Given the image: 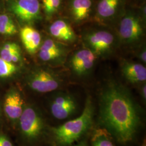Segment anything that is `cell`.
I'll return each instance as SVG.
<instances>
[{
    "label": "cell",
    "mask_w": 146,
    "mask_h": 146,
    "mask_svg": "<svg viewBox=\"0 0 146 146\" xmlns=\"http://www.w3.org/2000/svg\"><path fill=\"white\" fill-rule=\"evenodd\" d=\"M100 121L115 139L122 144L133 140L140 117L137 105L129 92L114 80L108 81L99 96Z\"/></svg>",
    "instance_id": "obj_1"
},
{
    "label": "cell",
    "mask_w": 146,
    "mask_h": 146,
    "mask_svg": "<svg viewBox=\"0 0 146 146\" xmlns=\"http://www.w3.org/2000/svg\"><path fill=\"white\" fill-rule=\"evenodd\" d=\"M94 113L93 101L91 98L88 96L83 111L78 117L51 128L56 143L59 146H70L78 141L90 127Z\"/></svg>",
    "instance_id": "obj_2"
},
{
    "label": "cell",
    "mask_w": 146,
    "mask_h": 146,
    "mask_svg": "<svg viewBox=\"0 0 146 146\" xmlns=\"http://www.w3.org/2000/svg\"><path fill=\"white\" fill-rule=\"evenodd\" d=\"M83 42L97 57H106L115 50L117 40L115 35L108 30L96 29L84 34Z\"/></svg>",
    "instance_id": "obj_3"
},
{
    "label": "cell",
    "mask_w": 146,
    "mask_h": 146,
    "mask_svg": "<svg viewBox=\"0 0 146 146\" xmlns=\"http://www.w3.org/2000/svg\"><path fill=\"white\" fill-rule=\"evenodd\" d=\"M27 84L32 90L40 93L54 92L62 84V79L52 69L44 67L34 68L28 74Z\"/></svg>",
    "instance_id": "obj_4"
},
{
    "label": "cell",
    "mask_w": 146,
    "mask_h": 146,
    "mask_svg": "<svg viewBox=\"0 0 146 146\" xmlns=\"http://www.w3.org/2000/svg\"><path fill=\"white\" fill-rule=\"evenodd\" d=\"M141 16L128 12L122 16L119 25L120 41L126 45H135L141 41L144 34L143 21Z\"/></svg>",
    "instance_id": "obj_5"
},
{
    "label": "cell",
    "mask_w": 146,
    "mask_h": 146,
    "mask_svg": "<svg viewBox=\"0 0 146 146\" xmlns=\"http://www.w3.org/2000/svg\"><path fill=\"white\" fill-rule=\"evenodd\" d=\"M8 11L22 23L30 25L41 19L38 0H8Z\"/></svg>",
    "instance_id": "obj_6"
},
{
    "label": "cell",
    "mask_w": 146,
    "mask_h": 146,
    "mask_svg": "<svg viewBox=\"0 0 146 146\" xmlns=\"http://www.w3.org/2000/svg\"><path fill=\"white\" fill-rule=\"evenodd\" d=\"M19 121L21 133L27 139L35 140L42 135L44 127V121L34 107H25Z\"/></svg>",
    "instance_id": "obj_7"
},
{
    "label": "cell",
    "mask_w": 146,
    "mask_h": 146,
    "mask_svg": "<svg viewBox=\"0 0 146 146\" xmlns=\"http://www.w3.org/2000/svg\"><path fill=\"white\" fill-rule=\"evenodd\" d=\"M68 53L66 44L49 37L42 42L38 56L43 62L59 65L65 62Z\"/></svg>",
    "instance_id": "obj_8"
},
{
    "label": "cell",
    "mask_w": 146,
    "mask_h": 146,
    "mask_svg": "<svg viewBox=\"0 0 146 146\" xmlns=\"http://www.w3.org/2000/svg\"><path fill=\"white\" fill-rule=\"evenodd\" d=\"M77 102L72 94L59 92L53 96L50 103L52 116L58 120L67 119L77 110Z\"/></svg>",
    "instance_id": "obj_9"
},
{
    "label": "cell",
    "mask_w": 146,
    "mask_h": 146,
    "mask_svg": "<svg viewBox=\"0 0 146 146\" xmlns=\"http://www.w3.org/2000/svg\"><path fill=\"white\" fill-rule=\"evenodd\" d=\"M97 56L87 48L78 49L72 55L69 61V67L76 76L88 75L94 68Z\"/></svg>",
    "instance_id": "obj_10"
},
{
    "label": "cell",
    "mask_w": 146,
    "mask_h": 146,
    "mask_svg": "<svg viewBox=\"0 0 146 146\" xmlns=\"http://www.w3.org/2000/svg\"><path fill=\"white\" fill-rule=\"evenodd\" d=\"M24 101L20 93L15 88L10 89L4 101L5 115L11 121L19 120L24 109Z\"/></svg>",
    "instance_id": "obj_11"
},
{
    "label": "cell",
    "mask_w": 146,
    "mask_h": 146,
    "mask_svg": "<svg viewBox=\"0 0 146 146\" xmlns=\"http://www.w3.org/2000/svg\"><path fill=\"white\" fill-rule=\"evenodd\" d=\"M49 32L54 39L64 44L72 43L77 39L71 25L67 20L62 19L52 22L49 27Z\"/></svg>",
    "instance_id": "obj_12"
},
{
    "label": "cell",
    "mask_w": 146,
    "mask_h": 146,
    "mask_svg": "<svg viewBox=\"0 0 146 146\" xmlns=\"http://www.w3.org/2000/svg\"><path fill=\"white\" fill-rule=\"evenodd\" d=\"M21 41L30 54H34L38 52L42 43V38L40 33L30 25H25L20 31Z\"/></svg>",
    "instance_id": "obj_13"
},
{
    "label": "cell",
    "mask_w": 146,
    "mask_h": 146,
    "mask_svg": "<svg viewBox=\"0 0 146 146\" xmlns=\"http://www.w3.org/2000/svg\"><path fill=\"white\" fill-rule=\"evenodd\" d=\"M121 72L129 82L139 84L146 80V68L140 63L125 61L122 63Z\"/></svg>",
    "instance_id": "obj_14"
},
{
    "label": "cell",
    "mask_w": 146,
    "mask_h": 146,
    "mask_svg": "<svg viewBox=\"0 0 146 146\" xmlns=\"http://www.w3.org/2000/svg\"><path fill=\"white\" fill-rule=\"evenodd\" d=\"M92 7V0H71L69 11L73 22L80 24L87 20L90 15Z\"/></svg>",
    "instance_id": "obj_15"
},
{
    "label": "cell",
    "mask_w": 146,
    "mask_h": 146,
    "mask_svg": "<svg viewBox=\"0 0 146 146\" xmlns=\"http://www.w3.org/2000/svg\"><path fill=\"white\" fill-rule=\"evenodd\" d=\"M123 0H100L96 8V15L100 21L111 20L117 14Z\"/></svg>",
    "instance_id": "obj_16"
},
{
    "label": "cell",
    "mask_w": 146,
    "mask_h": 146,
    "mask_svg": "<svg viewBox=\"0 0 146 146\" xmlns=\"http://www.w3.org/2000/svg\"><path fill=\"white\" fill-rule=\"evenodd\" d=\"M0 57L17 64L22 60L21 48L15 42H6L0 48Z\"/></svg>",
    "instance_id": "obj_17"
},
{
    "label": "cell",
    "mask_w": 146,
    "mask_h": 146,
    "mask_svg": "<svg viewBox=\"0 0 146 146\" xmlns=\"http://www.w3.org/2000/svg\"><path fill=\"white\" fill-rule=\"evenodd\" d=\"M113 136L106 128H98L94 131L92 138L93 146H115Z\"/></svg>",
    "instance_id": "obj_18"
},
{
    "label": "cell",
    "mask_w": 146,
    "mask_h": 146,
    "mask_svg": "<svg viewBox=\"0 0 146 146\" xmlns=\"http://www.w3.org/2000/svg\"><path fill=\"white\" fill-rule=\"evenodd\" d=\"M17 28L11 16L9 14H0V34L5 36L15 35Z\"/></svg>",
    "instance_id": "obj_19"
},
{
    "label": "cell",
    "mask_w": 146,
    "mask_h": 146,
    "mask_svg": "<svg viewBox=\"0 0 146 146\" xmlns=\"http://www.w3.org/2000/svg\"><path fill=\"white\" fill-rule=\"evenodd\" d=\"M17 64L9 62L0 57V79L11 78L19 72Z\"/></svg>",
    "instance_id": "obj_20"
},
{
    "label": "cell",
    "mask_w": 146,
    "mask_h": 146,
    "mask_svg": "<svg viewBox=\"0 0 146 146\" xmlns=\"http://www.w3.org/2000/svg\"><path fill=\"white\" fill-rule=\"evenodd\" d=\"M42 9L48 20L50 19L58 13L62 0H42Z\"/></svg>",
    "instance_id": "obj_21"
},
{
    "label": "cell",
    "mask_w": 146,
    "mask_h": 146,
    "mask_svg": "<svg viewBox=\"0 0 146 146\" xmlns=\"http://www.w3.org/2000/svg\"><path fill=\"white\" fill-rule=\"evenodd\" d=\"M136 56L141 62L146 64V49L145 46L142 47L137 52L136 54Z\"/></svg>",
    "instance_id": "obj_22"
},
{
    "label": "cell",
    "mask_w": 146,
    "mask_h": 146,
    "mask_svg": "<svg viewBox=\"0 0 146 146\" xmlns=\"http://www.w3.org/2000/svg\"><path fill=\"white\" fill-rule=\"evenodd\" d=\"M0 146H13L11 140L7 136L0 134Z\"/></svg>",
    "instance_id": "obj_23"
},
{
    "label": "cell",
    "mask_w": 146,
    "mask_h": 146,
    "mask_svg": "<svg viewBox=\"0 0 146 146\" xmlns=\"http://www.w3.org/2000/svg\"><path fill=\"white\" fill-rule=\"evenodd\" d=\"M141 95L142 99L146 101V85L143 84L141 88Z\"/></svg>",
    "instance_id": "obj_24"
},
{
    "label": "cell",
    "mask_w": 146,
    "mask_h": 146,
    "mask_svg": "<svg viewBox=\"0 0 146 146\" xmlns=\"http://www.w3.org/2000/svg\"><path fill=\"white\" fill-rule=\"evenodd\" d=\"M74 146H88L87 145V143L85 141H81L80 143H78V144L75 145Z\"/></svg>",
    "instance_id": "obj_25"
},
{
    "label": "cell",
    "mask_w": 146,
    "mask_h": 146,
    "mask_svg": "<svg viewBox=\"0 0 146 146\" xmlns=\"http://www.w3.org/2000/svg\"><path fill=\"white\" fill-rule=\"evenodd\" d=\"M141 146H146V141H143V143H142V145Z\"/></svg>",
    "instance_id": "obj_26"
}]
</instances>
